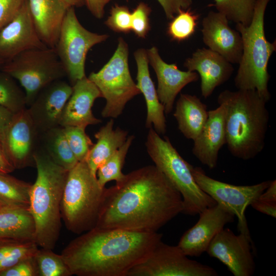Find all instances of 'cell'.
Instances as JSON below:
<instances>
[{
    "mask_svg": "<svg viewBox=\"0 0 276 276\" xmlns=\"http://www.w3.org/2000/svg\"><path fill=\"white\" fill-rule=\"evenodd\" d=\"M183 209L179 192L155 165L147 166L105 187L95 227L156 232Z\"/></svg>",
    "mask_w": 276,
    "mask_h": 276,
    "instance_id": "obj_1",
    "label": "cell"
},
{
    "mask_svg": "<svg viewBox=\"0 0 276 276\" xmlns=\"http://www.w3.org/2000/svg\"><path fill=\"white\" fill-rule=\"evenodd\" d=\"M163 235L95 227L72 240L61 256L72 275L127 276Z\"/></svg>",
    "mask_w": 276,
    "mask_h": 276,
    "instance_id": "obj_2",
    "label": "cell"
},
{
    "mask_svg": "<svg viewBox=\"0 0 276 276\" xmlns=\"http://www.w3.org/2000/svg\"><path fill=\"white\" fill-rule=\"evenodd\" d=\"M225 111L226 144L234 157L247 160L263 150L269 120L268 102L255 89L224 90L217 98Z\"/></svg>",
    "mask_w": 276,
    "mask_h": 276,
    "instance_id": "obj_3",
    "label": "cell"
},
{
    "mask_svg": "<svg viewBox=\"0 0 276 276\" xmlns=\"http://www.w3.org/2000/svg\"><path fill=\"white\" fill-rule=\"evenodd\" d=\"M33 158L37 177L31 185L28 209L35 224V240L40 247L53 249L60 233L61 203L68 171L43 150L37 149Z\"/></svg>",
    "mask_w": 276,
    "mask_h": 276,
    "instance_id": "obj_4",
    "label": "cell"
},
{
    "mask_svg": "<svg viewBox=\"0 0 276 276\" xmlns=\"http://www.w3.org/2000/svg\"><path fill=\"white\" fill-rule=\"evenodd\" d=\"M270 0H256L250 24L236 25L242 40V55L234 82L238 89H255L268 101L270 94L268 88L270 78L267 67L270 58L275 51V41L266 39L264 16Z\"/></svg>",
    "mask_w": 276,
    "mask_h": 276,
    "instance_id": "obj_5",
    "label": "cell"
},
{
    "mask_svg": "<svg viewBox=\"0 0 276 276\" xmlns=\"http://www.w3.org/2000/svg\"><path fill=\"white\" fill-rule=\"evenodd\" d=\"M85 161L68 171L61 203V215L66 228L80 235L96 226L104 189Z\"/></svg>",
    "mask_w": 276,
    "mask_h": 276,
    "instance_id": "obj_6",
    "label": "cell"
},
{
    "mask_svg": "<svg viewBox=\"0 0 276 276\" xmlns=\"http://www.w3.org/2000/svg\"><path fill=\"white\" fill-rule=\"evenodd\" d=\"M145 145L154 165L180 194L183 214L195 216L217 204L196 183L192 174V165L181 156L168 137H161L151 127Z\"/></svg>",
    "mask_w": 276,
    "mask_h": 276,
    "instance_id": "obj_7",
    "label": "cell"
},
{
    "mask_svg": "<svg viewBox=\"0 0 276 276\" xmlns=\"http://www.w3.org/2000/svg\"><path fill=\"white\" fill-rule=\"evenodd\" d=\"M128 57V45L120 37L111 58L101 70L91 73L88 77L106 100L101 112L104 118H118L127 102L141 93L130 75Z\"/></svg>",
    "mask_w": 276,
    "mask_h": 276,
    "instance_id": "obj_8",
    "label": "cell"
},
{
    "mask_svg": "<svg viewBox=\"0 0 276 276\" xmlns=\"http://www.w3.org/2000/svg\"><path fill=\"white\" fill-rule=\"evenodd\" d=\"M1 70L19 82L29 106L44 87L66 76L55 49L48 47L24 51L5 62Z\"/></svg>",
    "mask_w": 276,
    "mask_h": 276,
    "instance_id": "obj_9",
    "label": "cell"
},
{
    "mask_svg": "<svg viewBox=\"0 0 276 276\" xmlns=\"http://www.w3.org/2000/svg\"><path fill=\"white\" fill-rule=\"evenodd\" d=\"M108 37L107 34L93 33L85 29L79 22L75 8L67 9L54 49L72 85L86 77L85 63L89 50Z\"/></svg>",
    "mask_w": 276,
    "mask_h": 276,
    "instance_id": "obj_10",
    "label": "cell"
},
{
    "mask_svg": "<svg viewBox=\"0 0 276 276\" xmlns=\"http://www.w3.org/2000/svg\"><path fill=\"white\" fill-rule=\"evenodd\" d=\"M216 270L209 265L192 260L178 245L159 241L127 276H217Z\"/></svg>",
    "mask_w": 276,
    "mask_h": 276,
    "instance_id": "obj_11",
    "label": "cell"
},
{
    "mask_svg": "<svg viewBox=\"0 0 276 276\" xmlns=\"http://www.w3.org/2000/svg\"><path fill=\"white\" fill-rule=\"evenodd\" d=\"M191 172L195 182L204 192L237 217L239 232H249L246 210L268 188L271 180L250 186H236L210 177L200 167L192 166Z\"/></svg>",
    "mask_w": 276,
    "mask_h": 276,
    "instance_id": "obj_12",
    "label": "cell"
},
{
    "mask_svg": "<svg viewBox=\"0 0 276 276\" xmlns=\"http://www.w3.org/2000/svg\"><path fill=\"white\" fill-rule=\"evenodd\" d=\"M254 248L250 233L240 232L236 235L224 228L213 239L205 252L225 265L234 276H250L256 269Z\"/></svg>",
    "mask_w": 276,
    "mask_h": 276,
    "instance_id": "obj_13",
    "label": "cell"
},
{
    "mask_svg": "<svg viewBox=\"0 0 276 276\" xmlns=\"http://www.w3.org/2000/svg\"><path fill=\"white\" fill-rule=\"evenodd\" d=\"M40 133L26 108L14 113L2 138L7 155L15 169L34 164Z\"/></svg>",
    "mask_w": 276,
    "mask_h": 276,
    "instance_id": "obj_14",
    "label": "cell"
},
{
    "mask_svg": "<svg viewBox=\"0 0 276 276\" xmlns=\"http://www.w3.org/2000/svg\"><path fill=\"white\" fill-rule=\"evenodd\" d=\"M198 215L197 223L184 233L177 244L188 257H199L205 252L215 236L226 224L234 222L235 217L218 204Z\"/></svg>",
    "mask_w": 276,
    "mask_h": 276,
    "instance_id": "obj_15",
    "label": "cell"
},
{
    "mask_svg": "<svg viewBox=\"0 0 276 276\" xmlns=\"http://www.w3.org/2000/svg\"><path fill=\"white\" fill-rule=\"evenodd\" d=\"M45 47L25 0L15 17L0 31V60L4 64L24 51Z\"/></svg>",
    "mask_w": 276,
    "mask_h": 276,
    "instance_id": "obj_16",
    "label": "cell"
},
{
    "mask_svg": "<svg viewBox=\"0 0 276 276\" xmlns=\"http://www.w3.org/2000/svg\"><path fill=\"white\" fill-rule=\"evenodd\" d=\"M73 91L72 85L59 79L44 87L28 108L40 134L60 126L65 105Z\"/></svg>",
    "mask_w": 276,
    "mask_h": 276,
    "instance_id": "obj_17",
    "label": "cell"
},
{
    "mask_svg": "<svg viewBox=\"0 0 276 276\" xmlns=\"http://www.w3.org/2000/svg\"><path fill=\"white\" fill-rule=\"evenodd\" d=\"M202 40L209 49L218 53L232 64L241 60L243 44L241 36L231 28L226 17L210 11L202 20Z\"/></svg>",
    "mask_w": 276,
    "mask_h": 276,
    "instance_id": "obj_18",
    "label": "cell"
},
{
    "mask_svg": "<svg viewBox=\"0 0 276 276\" xmlns=\"http://www.w3.org/2000/svg\"><path fill=\"white\" fill-rule=\"evenodd\" d=\"M147 53L148 62L156 75L159 100L164 106L165 114H169L179 93L188 84L197 81L199 76L195 72L181 71L175 63L165 62L155 47L147 50Z\"/></svg>",
    "mask_w": 276,
    "mask_h": 276,
    "instance_id": "obj_19",
    "label": "cell"
},
{
    "mask_svg": "<svg viewBox=\"0 0 276 276\" xmlns=\"http://www.w3.org/2000/svg\"><path fill=\"white\" fill-rule=\"evenodd\" d=\"M183 65L188 71L195 72L200 78L202 96L208 98L215 89L226 82L232 75V64L218 53L205 48L198 49Z\"/></svg>",
    "mask_w": 276,
    "mask_h": 276,
    "instance_id": "obj_20",
    "label": "cell"
},
{
    "mask_svg": "<svg viewBox=\"0 0 276 276\" xmlns=\"http://www.w3.org/2000/svg\"><path fill=\"white\" fill-rule=\"evenodd\" d=\"M73 91L63 109L60 125L77 126L84 129L100 123L92 112L95 101L102 97L96 85L88 77L78 80L72 85Z\"/></svg>",
    "mask_w": 276,
    "mask_h": 276,
    "instance_id": "obj_21",
    "label": "cell"
},
{
    "mask_svg": "<svg viewBox=\"0 0 276 276\" xmlns=\"http://www.w3.org/2000/svg\"><path fill=\"white\" fill-rule=\"evenodd\" d=\"M193 141V155L209 169L216 168L219 152L226 144L225 111L222 105L208 111L206 122Z\"/></svg>",
    "mask_w": 276,
    "mask_h": 276,
    "instance_id": "obj_22",
    "label": "cell"
},
{
    "mask_svg": "<svg viewBox=\"0 0 276 276\" xmlns=\"http://www.w3.org/2000/svg\"><path fill=\"white\" fill-rule=\"evenodd\" d=\"M29 11L42 42L55 48L68 7L62 0H27Z\"/></svg>",
    "mask_w": 276,
    "mask_h": 276,
    "instance_id": "obj_23",
    "label": "cell"
},
{
    "mask_svg": "<svg viewBox=\"0 0 276 276\" xmlns=\"http://www.w3.org/2000/svg\"><path fill=\"white\" fill-rule=\"evenodd\" d=\"M137 65L136 85L143 95L147 106L146 127L153 129L159 134L166 131L165 108L159 100L156 89L151 78L147 51L139 49L134 53Z\"/></svg>",
    "mask_w": 276,
    "mask_h": 276,
    "instance_id": "obj_24",
    "label": "cell"
},
{
    "mask_svg": "<svg viewBox=\"0 0 276 276\" xmlns=\"http://www.w3.org/2000/svg\"><path fill=\"white\" fill-rule=\"evenodd\" d=\"M35 224L28 208L3 204L0 209V241H35Z\"/></svg>",
    "mask_w": 276,
    "mask_h": 276,
    "instance_id": "obj_25",
    "label": "cell"
},
{
    "mask_svg": "<svg viewBox=\"0 0 276 276\" xmlns=\"http://www.w3.org/2000/svg\"><path fill=\"white\" fill-rule=\"evenodd\" d=\"M174 117L184 136L194 141L201 132L208 118L206 105L195 95L181 94Z\"/></svg>",
    "mask_w": 276,
    "mask_h": 276,
    "instance_id": "obj_26",
    "label": "cell"
},
{
    "mask_svg": "<svg viewBox=\"0 0 276 276\" xmlns=\"http://www.w3.org/2000/svg\"><path fill=\"white\" fill-rule=\"evenodd\" d=\"M113 124V120L110 119L95 134L97 141L91 148L85 162L95 175L98 168L124 143L127 138V131L120 127L114 129Z\"/></svg>",
    "mask_w": 276,
    "mask_h": 276,
    "instance_id": "obj_27",
    "label": "cell"
},
{
    "mask_svg": "<svg viewBox=\"0 0 276 276\" xmlns=\"http://www.w3.org/2000/svg\"><path fill=\"white\" fill-rule=\"evenodd\" d=\"M41 135L43 150L56 164L69 171L79 162L70 147L63 127L51 129Z\"/></svg>",
    "mask_w": 276,
    "mask_h": 276,
    "instance_id": "obj_28",
    "label": "cell"
},
{
    "mask_svg": "<svg viewBox=\"0 0 276 276\" xmlns=\"http://www.w3.org/2000/svg\"><path fill=\"white\" fill-rule=\"evenodd\" d=\"M31 183L0 173V200L5 204L29 208Z\"/></svg>",
    "mask_w": 276,
    "mask_h": 276,
    "instance_id": "obj_29",
    "label": "cell"
},
{
    "mask_svg": "<svg viewBox=\"0 0 276 276\" xmlns=\"http://www.w3.org/2000/svg\"><path fill=\"white\" fill-rule=\"evenodd\" d=\"M134 139V135L127 137L124 143L98 169L96 176L100 186L105 188L109 181L121 180L125 174L122 168L128 150Z\"/></svg>",
    "mask_w": 276,
    "mask_h": 276,
    "instance_id": "obj_30",
    "label": "cell"
},
{
    "mask_svg": "<svg viewBox=\"0 0 276 276\" xmlns=\"http://www.w3.org/2000/svg\"><path fill=\"white\" fill-rule=\"evenodd\" d=\"M15 80L6 73L0 71V106L16 113L26 108L24 90Z\"/></svg>",
    "mask_w": 276,
    "mask_h": 276,
    "instance_id": "obj_31",
    "label": "cell"
},
{
    "mask_svg": "<svg viewBox=\"0 0 276 276\" xmlns=\"http://www.w3.org/2000/svg\"><path fill=\"white\" fill-rule=\"evenodd\" d=\"M256 0H214L212 6L228 20L248 26L252 20Z\"/></svg>",
    "mask_w": 276,
    "mask_h": 276,
    "instance_id": "obj_32",
    "label": "cell"
},
{
    "mask_svg": "<svg viewBox=\"0 0 276 276\" xmlns=\"http://www.w3.org/2000/svg\"><path fill=\"white\" fill-rule=\"evenodd\" d=\"M199 15L191 10V8L180 10L171 19L167 34L172 40L181 42L189 39L196 31Z\"/></svg>",
    "mask_w": 276,
    "mask_h": 276,
    "instance_id": "obj_33",
    "label": "cell"
},
{
    "mask_svg": "<svg viewBox=\"0 0 276 276\" xmlns=\"http://www.w3.org/2000/svg\"><path fill=\"white\" fill-rule=\"evenodd\" d=\"M34 259L38 276L72 275L61 255L55 253L53 249L38 248Z\"/></svg>",
    "mask_w": 276,
    "mask_h": 276,
    "instance_id": "obj_34",
    "label": "cell"
},
{
    "mask_svg": "<svg viewBox=\"0 0 276 276\" xmlns=\"http://www.w3.org/2000/svg\"><path fill=\"white\" fill-rule=\"evenodd\" d=\"M68 144L78 162L85 161L86 157L94 145L85 129L67 126L63 127Z\"/></svg>",
    "mask_w": 276,
    "mask_h": 276,
    "instance_id": "obj_35",
    "label": "cell"
},
{
    "mask_svg": "<svg viewBox=\"0 0 276 276\" xmlns=\"http://www.w3.org/2000/svg\"><path fill=\"white\" fill-rule=\"evenodd\" d=\"M131 16L128 7L115 4L111 7L105 24L113 31L128 33L131 31Z\"/></svg>",
    "mask_w": 276,
    "mask_h": 276,
    "instance_id": "obj_36",
    "label": "cell"
},
{
    "mask_svg": "<svg viewBox=\"0 0 276 276\" xmlns=\"http://www.w3.org/2000/svg\"><path fill=\"white\" fill-rule=\"evenodd\" d=\"M151 9L144 2H140L131 12V31L140 38H145L150 30L149 16Z\"/></svg>",
    "mask_w": 276,
    "mask_h": 276,
    "instance_id": "obj_37",
    "label": "cell"
},
{
    "mask_svg": "<svg viewBox=\"0 0 276 276\" xmlns=\"http://www.w3.org/2000/svg\"><path fill=\"white\" fill-rule=\"evenodd\" d=\"M0 276H38L34 257L3 270L0 272Z\"/></svg>",
    "mask_w": 276,
    "mask_h": 276,
    "instance_id": "obj_38",
    "label": "cell"
},
{
    "mask_svg": "<svg viewBox=\"0 0 276 276\" xmlns=\"http://www.w3.org/2000/svg\"><path fill=\"white\" fill-rule=\"evenodd\" d=\"M25 0H0V31L17 14Z\"/></svg>",
    "mask_w": 276,
    "mask_h": 276,
    "instance_id": "obj_39",
    "label": "cell"
},
{
    "mask_svg": "<svg viewBox=\"0 0 276 276\" xmlns=\"http://www.w3.org/2000/svg\"><path fill=\"white\" fill-rule=\"evenodd\" d=\"M162 6L166 17L171 19L180 10H186L192 4V0H157Z\"/></svg>",
    "mask_w": 276,
    "mask_h": 276,
    "instance_id": "obj_40",
    "label": "cell"
},
{
    "mask_svg": "<svg viewBox=\"0 0 276 276\" xmlns=\"http://www.w3.org/2000/svg\"><path fill=\"white\" fill-rule=\"evenodd\" d=\"M85 5L95 17L102 18L106 5L111 0H84Z\"/></svg>",
    "mask_w": 276,
    "mask_h": 276,
    "instance_id": "obj_41",
    "label": "cell"
},
{
    "mask_svg": "<svg viewBox=\"0 0 276 276\" xmlns=\"http://www.w3.org/2000/svg\"><path fill=\"white\" fill-rule=\"evenodd\" d=\"M250 205L261 213L273 218L276 217V203L264 201L257 199Z\"/></svg>",
    "mask_w": 276,
    "mask_h": 276,
    "instance_id": "obj_42",
    "label": "cell"
},
{
    "mask_svg": "<svg viewBox=\"0 0 276 276\" xmlns=\"http://www.w3.org/2000/svg\"><path fill=\"white\" fill-rule=\"evenodd\" d=\"M15 169L7 155L2 135H0V173L9 174Z\"/></svg>",
    "mask_w": 276,
    "mask_h": 276,
    "instance_id": "obj_43",
    "label": "cell"
},
{
    "mask_svg": "<svg viewBox=\"0 0 276 276\" xmlns=\"http://www.w3.org/2000/svg\"><path fill=\"white\" fill-rule=\"evenodd\" d=\"M258 199L276 203V180H271L268 188L259 196Z\"/></svg>",
    "mask_w": 276,
    "mask_h": 276,
    "instance_id": "obj_44",
    "label": "cell"
},
{
    "mask_svg": "<svg viewBox=\"0 0 276 276\" xmlns=\"http://www.w3.org/2000/svg\"><path fill=\"white\" fill-rule=\"evenodd\" d=\"M14 114L7 109L0 106V135H2Z\"/></svg>",
    "mask_w": 276,
    "mask_h": 276,
    "instance_id": "obj_45",
    "label": "cell"
},
{
    "mask_svg": "<svg viewBox=\"0 0 276 276\" xmlns=\"http://www.w3.org/2000/svg\"><path fill=\"white\" fill-rule=\"evenodd\" d=\"M65 4L69 7H80L85 5L84 0H62Z\"/></svg>",
    "mask_w": 276,
    "mask_h": 276,
    "instance_id": "obj_46",
    "label": "cell"
},
{
    "mask_svg": "<svg viewBox=\"0 0 276 276\" xmlns=\"http://www.w3.org/2000/svg\"><path fill=\"white\" fill-rule=\"evenodd\" d=\"M3 64H4V63L2 61L0 60V69Z\"/></svg>",
    "mask_w": 276,
    "mask_h": 276,
    "instance_id": "obj_47",
    "label": "cell"
},
{
    "mask_svg": "<svg viewBox=\"0 0 276 276\" xmlns=\"http://www.w3.org/2000/svg\"><path fill=\"white\" fill-rule=\"evenodd\" d=\"M3 204L0 203V209L1 208L2 206L3 205Z\"/></svg>",
    "mask_w": 276,
    "mask_h": 276,
    "instance_id": "obj_48",
    "label": "cell"
},
{
    "mask_svg": "<svg viewBox=\"0 0 276 276\" xmlns=\"http://www.w3.org/2000/svg\"><path fill=\"white\" fill-rule=\"evenodd\" d=\"M0 203L3 204H5L1 200H0Z\"/></svg>",
    "mask_w": 276,
    "mask_h": 276,
    "instance_id": "obj_49",
    "label": "cell"
}]
</instances>
